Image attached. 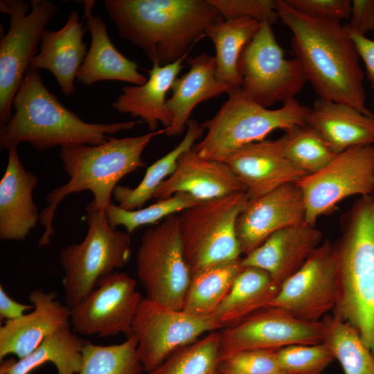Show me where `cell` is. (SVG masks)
Wrapping results in <instances>:
<instances>
[{
  "label": "cell",
  "instance_id": "7402d4cb",
  "mask_svg": "<svg viewBox=\"0 0 374 374\" xmlns=\"http://www.w3.org/2000/svg\"><path fill=\"white\" fill-rule=\"evenodd\" d=\"M37 177L24 167L16 148L8 150L6 170L0 181V239L21 240L39 220L33 197Z\"/></svg>",
  "mask_w": 374,
  "mask_h": 374
},
{
  "label": "cell",
  "instance_id": "d590c367",
  "mask_svg": "<svg viewBox=\"0 0 374 374\" xmlns=\"http://www.w3.org/2000/svg\"><path fill=\"white\" fill-rule=\"evenodd\" d=\"M284 136V155L308 175L321 170L337 154L322 136L307 124L286 132Z\"/></svg>",
  "mask_w": 374,
  "mask_h": 374
},
{
  "label": "cell",
  "instance_id": "484cf974",
  "mask_svg": "<svg viewBox=\"0 0 374 374\" xmlns=\"http://www.w3.org/2000/svg\"><path fill=\"white\" fill-rule=\"evenodd\" d=\"M188 55L165 66L153 64L148 71L147 81L141 85L123 87L121 93L112 103V107L122 114L140 118L147 123L150 132L157 131L159 123L164 128L168 127L172 115L167 106L166 95L183 69Z\"/></svg>",
  "mask_w": 374,
  "mask_h": 374
},
{
  "label": "cell",
  "instance_id": "4fadbf2b",
  "mask_svg": "<svg viewBox=\"0 0 374 374\" xmlns=\"http://www.w3.org/2000/svg\"><path fill=\"white\" fill-rule=\"evenodd\" d=\"M222 329L212 316L198 317L177 310L148 297L142 298L134 315L131 335L145 371L159 368L172 354L206 332Z\"/></svg>",
  "mask_w": 374,
  "mask_h": 374
},
{
  "label": "cell",
  "instance_id": "4316f807",
  "mask_svg": "<svg viewBox=\"0 0 374 374\" xmlns=\"http://www.w3.org/2000/svg\"><path fill=\"white\" fill-rule=\"evenodd\" d=\"M305 124L336 154L353 147L374 145V115H366L350 105L319 98Z\"/></svg>",
  "mask_w": 374,
  "mask_h": 374
},
{
  "label": "cell",
  "instance_id": "8fae6325",
  "mask_svg": "<svg viewBox=\"0 0 374 374\" xmlns=\"http://www.w3.org/2000/svg\"><path fill=\"white\" fill-rule=\"evenodd\" d=\"M239 70L244 93L265 108L294 98L308 81L299 60L285 57L267 22L244 48Z\"/></svg>",
  "mask_w": 374,
  "mask_h": 374
},
{
  "label": "cell",
  "instance_id": "9c48e42d",
  "mask_svg": "<svg viewBox=\"0 0 374 374\" xmlns=\"http://www.w3.org/2000/svg\"><path fill=\"white\" fill-rule=\"evenodd\" d=\"M136 267L146 297L168 308L182 310L191 274L184 256L179 215L167 217L143 233Z\"/></svg>",
  "mask_w": 374,
  "mask_h": 374
},
{
  "label": "cell",
  "instance_id": "74e56055",
  "mask_svg": "<svg viewBox=\"0 0 374 374\" xmlns=\"http://www.w3.org/2000/svg\"><path fill=\"white\" fill-rule=\"evenodd\" d=\"M280 370L290 374H321L335 359L322 342L292 345L276 350Z\"/></svg>",
  "mask_w": 374,
  "mask_h": 374
},
{
  "label": "cell",
  "instance_id": "52a82bcc",
  "mask_svg": "<svg viewBox=\"0 0 374 374\" xmlns=\"http://www.w3.org/2000/svg\"><path fill=\"white\" fill-rule=\"evenodd\" d=\"M86 211L88 231L84 240L60 253L64 300L70 308L102 279L125 266L131 254L130 233L112 228L105 211H97L90 204Z\"/></svg>",
  "mask_w": 374,
  "mask_h": 374
},
{
  "label": "cell",
  "instance_id": "d6986e66",
  "mask_svg": "<svg viewBox=\"0 0 374 374\" xmlns=\"http://www.w3.org/2000/svg\"><path fill=\"white\" fill-rule=\"evenodd\" d=\"M55 291L40 289L29 292L33 310L21 317L6 321L0 327V359L12 354L21 359L57 330L71 326V308L57 300Z\"/></svg>",
  "mask_w": 374,
  "mask_h": 374
},
{
  "label": "cell",
  "instance_id": "8d00e7d4",
  "mask_svg": "<svg viewBox=\"0 0 374 374\" xmlns=\"http://www.w3.org/2000/svg\"><path fill=\"white\" fill-rule=\"evenodd\" d=\"M201 202L188 193H177L170 197L157 200L145 208L136 210H125L112 203L105 213L112 228L123 226L130 234L141 226L154 224Z\"/></svg>",
  "mask_w": 374,
  "mask_h": 374
},
{
  "label": "cell",
  "instance_id": "836d02e7",
  "mask_svg": "<svg viewBox=\"0 0 374 374\" xmlns=\"http://www.w3.org/2000/svg\"><path fill=\"white\" fill-rule=\"evenodd\" d=\"M79 374H142L136 338L130 335L119 344L100 346L86 341Z\"/></svg>",
  "mask_w": 374,
  "mask_h": 374
},
{
  "label": "cell",
  "instance_id": "44dd1931",
  "mask_svg": "<svg viewBox=\"0 0 374 374\" xmlns=\"http://www.w3.org/2000/svg\"><path fill=\"white\" fill-rule=\"evenodd\" d=\"M322 232L305 222L280 229L241 258L242 267L267 271L280 285L298 271L321 244Z\"/></svg>",
  "mask_w": 374,
  "mask_h": 374
},
{
  "label": "cell",
  "instance_id": "f35d334b",
  "mask_svg": "<svg viewBox=\"0 0 374 374\" xmlns=\"http://www.w3.org/2000/svg\"><path fill=\"white\" fill-rule=\"evenodd\" d=\"M280 371L276 350H248L220 361V374H274Z\"/></svg>",
  "mask_w": 374,
  "mask_h": 374
},
{
  "label": "cell",
  "instance_id": "7a4b0ae2",
  "mask_svg": "<svg viewBox=\"0 0 374 374\" xmlns=\"http://www.w3.org/2000/svg\"><path fill=\"white\" fill-rule=\"evenodd\" d=\"M119 36L159 66L188 54L206 29L224 19L208 0H104Z\"/></svg>",
  "mask_w": 374,
  "mask_h": 374
},
{
  "label": "cell",
  "instance_id": "d6a6232c",
  "mask_svg": "<svg viewBox=\"0 0 374 374\" xmlns=\"http://www.w3.org/2000/svg\"><path fill=\"white\" fill-rule=\"evenodd\" d=\"M323 343L340 363L344 374H374V355L357 330L334 315L326 314Z\"/></svg>",
  "mask_w": 374,
  "mask_h": 374
},
{
  "label": "cell",
  "instance_id": "e575fe53",
  "mask_svg": "<svg viewBox=\"0 0 374 374\" xmlns=\"http://www.w3.org/2000/svg\"><path fill=\"white\" fill-rule=\"evenodd\" d=\"M220 330L172 354L159 368L148 374H220Z\"/></svg>",
  "mask_w": 374,
  "mask_h": 374
},
{
  "label": "cell",
  "instance_id": "ba28073f",
  "mask_svg": "<svg viewBox=\"0 0 374 374\" xmlns=\"http://www.w3.org/2000/svg\"><path fill=\"white\" fill-rule=\"evenodd\" d=\"M249 200L247 192L202 202L179 215L184 256L190 274L237 260L241 253L236 222Z\"/></svg>",
  "mask_w": 374,
  "mask_h": 374
},
{
  "label": "cell",
  "instance_id": "83f0119b",
  "mask_svg": "<svg viewBox=\"0 0 374 374\" xmlns=\"http://www.w3.org/2000/svg\"><path fill=\"white\" fill-rule=\"evenodd\" d=\"M280 287L267 271L256 267H244L211 316L223 329L265 308Z\"/></svg>",
  "mask_w": 374,
  "mask_h": 374
},
{
  "label": "cell",
  "instance_id": "7bdbcfd3",
  "mask_svg": "<svg viewBox=\"0 0 374 374\" xmlns=\"http://www.w3.org/2000/svg\"><path fill=\"white\" fill-rule=\"evenodd\" d=\"M345 26L359 57L362 59L365 64L368 80L371 87L374 89V39H371L366 37L365 35L350 30L346 24Z\"/></svg>",
  "mask_w": 374,
  "mask_h": 374
},
{
  "label": "cell",
  "instance_id": "b9f144b4",
  "mask_svg": "<svg viewBox=\"0 0 374 374\" xmlns=\"http://www.w3.org/2000/svg\"><path fill=\"white\" fill-rule=\"evenodd\" d=\"M350 21L346 26L351 30L365 35L374 30V0L351 1Z\"/></svg>",
  "mask_w": 374,
  "mask_h": 374
},
{
  "label": "cell",
  "instance_id": "ac0fdd59",
  "mask_svg": "<svg viewBox=\"0 0 374 374\" xmlns=\"http://www.w3.org/2000/svg\"><path fill=\"white\" fill-rule=\"evenodd\" d=\"M285 136L243 145L220 161L227 164L246 188L249 199L262 196L308 174L283 154Z\"/></svg>",
  "mask_w": 374,
  "mask_h": 374
},
{
  "label": "cell",
  "instance_id": "d4e9b609",
  "mask_svg": "<svg viewBox=\"0 0 374 374\" xmlns=\"http://www.w3.org/2000/svg\"><path fill=\"white\" fill-rule=\"evenodd\" d=\"M186 62L189 70L175 80L171 87L172 96L167 100L172 122L168 127L164 128L166 136H176L183 133L197 105L228 93L231 89L217 79L214 56L203 52L193 57H188Z\"/></svg>",
  "mask_w": 374,
  "mask_h": 374
},
{
  "label": "cell",
  "instance_id": "5bb4252c",
  "mask_svg": "<svg viewBox=\"0 0 374 374\" xmlns=\"http://www.w3.org/2000/svg\"><path fill=\"white\" fill-rule=\"evenodd\" d=\"M339 290L335 244L326 240L302 267L282 283L265 308L283 310L303 321H321L334 310Z\"/></svg>",
  "mask_w": 374,
  "mask_h": 374
},
{
  "label": "cell",
  "instance_id": "e0dca14e",
  "mask_svg": "<svg viewBox=\"0 0 374 374\" xmlns=\"http://www.w3.org/2000/svg\"><path fill=\"white\" fill-rule=\"evenodd\" d=\"M305 222L304 201L295 183L249 199L236 222L241 253L248 254L274 233Z\"/></svg>",
  "mask_w": 374,
  "mask_h": 374
},
{
  "label": "cell",
  "instance_id": "277c9868",
  "mask_svg": "<svg viewBox=\"0 0 374 374\" xmlns=\"http://www.w3.org/2000/svg\"><path fill=\"white\" fill-rule=\"evenodd\" d=\"M164 129L145 134L116 139L109 137L104 143L90 145L74 144L60 148L63 170L69 180L51 190L46 196L47 206L39 213V222L45 230L39 247L48 245L54 235L55 212L67 195L89 190L93 199L89 203L97 211H105L118 182L127 174L145 166L141 155L151 141Z\"/></svg>",
  "mask_w": 374,
  "mask_h": 374
},
{
  "label": "cell",
  "instance_id": "f1b7e54d",
  "mask_svg": "<svg viewBox=\"0 0 374 374\" xmlns=\"http://www.w3.org/2000/svg\"><path fill=\"white\" fill-rule=\"evenodd\" d=\"M86 341L80 338L71 326H64L47 337L26 357L17 361H4L0 367V374H28L46 362L53 363L58 374L79 373Z\"/></svg>",
  "mask_w": 374,
  "mask_h": 374
},
{
  "label": "cell",
  "instance_id": "60d3db41",
  "mask_svg": "<svg viewBox=\"0 0 374 374\" xmlns=\"http://www.w3.org/2000/svg\"><path fill=\"white\" fill-rule=\"evenodd\" d=\"M285 1L296 11L312 17L338 21L350 17V0H285Z\"/></svg>",
  "mask_w": 374,
  "mask_h": 374
},
{
  "label": "cell",
  "instance_id": "ab89813d",
  "mask_svg": "<svg viewBox=\"0 0 374 374\" xmlns=\"http://www.w3.org/2000/svg\"><path fill=\"white\" fill-rule=\"evenodd\" d=\"M224 19L251 18L271 25L279 19L274 0H208Z\"/></svg>",
  "mask_w": 374,
  "mask_h": 374
},
{
  "label": "cell",
  "instance_id": "ee69618b",
  "mask_svg": "<svg viewBox=\"0 0 374 374\" xmlns=\"http://www.w3.org/2000/svg\"><path fill=\"white\" fill-rule=\"evenodd\" d=\"M33 305L18 303L10 297L4 288L0 285V320H13L24 314L28 310H33Z\"/></svg>",
  "mask_w": 374,
  "mask_h": 374
},
{
  "label": "cell",
  "instance_id": "ffe728a7",
  "mask_svg": "<svg viewBox=\"0 0 374 374\" xmlns=\"http://www.w3.org/2000/svg\"><path fill=\"white\" fill-rule=\"evenodd\" d=\"M241 192L246 188L227 164L203 159L192 148L180 156L175 171L153 197L159 200L185 193L204 202Z\"/></svg>",
  "mask_w": 374,
  "mask_h": 374
},
{
  "label": "cell",
  "instance_id": "4dcf8cb0",
  "mask_svg": "<svg viewBox=\"0 0 374 374\" xmlns=\"http://www.w3.org/2000/svg\"><path fill=\"white\" fill-rule=\"evenodd\" d=\"M186 133L180 143L171 151L150 165L141 182L135 187L117 186L113 197L118 206L125 210L143 208L144 204L153 197L160 185L175 171L180 156L190 150L195 141L202 136L204 129L194 119L187 123Z\"/></svg>",
  "mask_w": 374,
  "mask_h": 374
},
{
  "label": "cell",
  "instance_id": "1f68e13d",
  "mask_svg": "<svg viewBox=\"0 0 374 374\" xmlns=\"http://www.w3.org/2000/svg\"><path fill=\"white\" fill-rule=\"evenodd\" d=\"M243 268L240 258L208 266L192 274L182 310L198 317L211 315Z\"/></svg>",
  "mask_w": 374,
  "mask_h": 374
},
{
  "label": "cell",
  "instance_id": "6da1fadb",
  "mask_svg": "<svg viewBox=\"0 0 374 374\" xmlns=\"http://www.w3.org/2000/svg\"><path fill=\"white\" fill-rule=\"evenodd\" d=\"M275 9L291 30L294 53L319 98L373 116L366 105L359 57L345 25L302 14L285 0H276Z\"/></svg>",
  "mask_w": 374,
  "mask_h": 374
},
{
  "label": "cell",
  "instance_id": "f546056e",
  "mask_svg": "<svg viewBox=\"0 0 374 374\" xmlns=\"http://www.w3.org/2000/svg\"><path fill=\"white\" fill-rule=\"evenodd\" d=\"M260 26L259 21L251 18L223 19L205 32V36L212 41L215 48L216 78L231 89L242 87L239 60Z\"/></svg>",
  "mask_w": 374,
  "mask_h": 374
},
{
  "label": "cell",
  "instance_id": "30bf717a",
  "mask_svg": "<svg viewBox=\"0 0 374 374\" xmlns=\"http://www.w3.org/2000/svg\"><path fill=\"white\" fill-rule=\"evenodd\" d=\"M0 10L10 15V26L0 42V124L12 116V100L24 74L37 52L47 24L59 11L48 0L1 1Z\"/></svg>",
  "mask_w": 374,
  "mask_h": 374
},
{
  "label": "cell",
  "instance_id": "5b68a950",
  "mask_svg": "<svg viewBox=\"0 0 374 374\" xmlns=\"http://www.w3.org/2000/svg\"><path fill=\"white\" fill-rule=\"evenodd\" d=\"M340 221L333 315L353 326L374 355V192L359 197Z\"/></svg>",
  "mask_w": 374,
  "mask_h": 374
},
{
  "label": "cell",
  "instance_id": "3957f363",
  "mask_svg": "<svg viewBox=\"0 0 374 374\" xmlns=\"http://www.w3.org/2000/svg\"><path fill=\"white\" fill-rule=\"evenodd\" d=\"M15 113L0 129V148L22 143L39 151L74 144L96 145L118 132L134 129L141 119L91 123L66 109L44 85L39 70L29 66L12 100Z\"/></svg>",
  "mask_w": 374,
  "mask_h": 374
},
{
  "label": "cell",
  "instance_id": "8992f818",
  "mask_svg": "<svg viewBox=\"0 0 374 374\" xmlns=\"http://www.w3.org/2000/svg\"><path fill=\"white\" fill-rule=\"evenodd\" d=\"M216 114L202 125L207 132L193 148L199 157L220 161L232 151L265 140L276 130L290 131L305 124L310 108L295 98L280 108H265L249 99L241 88L231 89Z\"/></svg>",
  "mask_w": 374,
  "mask_h": 374
},
{
  "label": "cell",
  "instance_id": "f6af8a7d",
  "mask_svg": "<svg viewBox=\"0 0 374 374\" xmlns=\"http://www.w3.org/2000/svg\"><path fill=\"white\" fill-rule=\"evenodd\" d=\"M274 374H290V373L280 371Z\"/></svg>",
  "mask_w": 374,
  "mask_h": 374
},
{
  "label": "cell",
  "instance_id": "7c38bea8",
  "mask_svg": "<svg viewBox=\"0 0 374 374\" xmlns=\"http://www.w3.org/2000/svg\"><path fill=\"white\" fill-rule=\"evenodd\" d=\"M295 184L303 195L305 222L316 225L319 217L332 212L344 199L374 192V145L347 149Z\"/></svg>",
  "mask_w": 374,
  "mask_h": 374
},
{
  "label": "cell",
  "instance_id": "603a6c76",
  "mask_svg": "<svg viewBox=\"0 0 374 374\" xmlns=\"http://www.w3.org/2000/svg\"><path fill=\"white\" fill-rule=\"evenodd\" d=\"M84 8V18L91 33V45L79 69L76 78L89 86L105 80L127 82L141 85L147 79L138 71L136 62L121 53L112 44L107 25L98 15H93L94 1H80Z\"/></svg>",
  "mask_w": 374,
  "mask_h": 374
},
{
  "label": "cell",
  "instance_id": "2e32d148",
  "mask_svg": "<svg viewBox=\"0 0 374 374\" xmlns=\"http://www.w3.org/2000/svg\"><path fill=\"white\" fill-rule=\"evenodd\" d=\"M141 299L135 279L125 273L114 271L71 308V326L81 335L107 337L124 334L127 337Z\"/></svg>",
  "mask_w": 374,
  "mask_h": 374
},
{
  "label": "cell",
  "instance_id": "cb8c5ba5",
  "mask_svg": "<svg viewBox=\"0 0 374 374\" xmlns=\"http://www.w3.org/2000/svg\"><path fill=\"white\" fill-rule=\"evenodd\" d=\"M84 33L78 11H71L62 28L44 31L39 51L30 64L37 70L49 71L66 96L75 91L74 80L87 53Z\"/></svg>",
  "mask_w": 374,
  "mask_h": 374
},
{
  "label": "cell",
  "instance_id": "9a60e30c",
  "mask_svg": "<svg viewBox=\"0 0 374 374\" xmlns=\"http://www.w3.org/2000/svg\"><path fill=\"white\" fill-rule=\"evenodd\" d=\"M220 361L248 350H278L322 343V321L301 320L276 308H263L220 330Z\"/></svg>",
  "mask_w": 374,
  "mask_h": 374
}]
</instances>
